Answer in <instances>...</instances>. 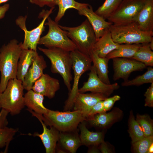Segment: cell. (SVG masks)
I'll list each match as a JSON object with an SVG mask.
<instances>
[{"instance_id":"cell-1","label":"cell","mask_w":153,"mask_h":153,"mask_svg":"<svg viewBox=\"0 0 153 153\" xmlns=\"http://www.w3.org/2000/svg\"><path fill=\"white\" fill-rule=\"evenodd\" d=\"M22 43L13 39L0 49V93L5 90L9 80L16 78L17 63L23 50Z\"/></svg>"},{"instance_id":"cell-2","label":"cell","mask_w":153,"mask_h":153,"mask_svg":"<svg viewBox=\"0 0 153 153\" xmlns=\"http://www.w3.org/2000/svg\"><path fill=\"white\" fill-rule=\"evenodd\" d=\"M27 110L33 116L40 118L46 126L53 127L60 132L75 131L79 124L86 120L82 113L78 110L60 112L48 109L42 115Z\"/></svg>"},{"instance_id":"cell-3","label":"cell","mask_w":153,"mask_h":153,"mask_svg":"<svg viewBox=\"0 0 153 153\" xmlns=\"http://www.w3.org/2000/svg\"><path fill=\"white\" fill-rule=\"evenodd\" d=\"M110 31L114 41L119 44H142L153 40V32L141 30L135 22L113 24Z\"/></svg>"},{"instance_id":"cell-4","label":"cell","mask_w":153,"mask_h":153,"mask_svg":"<svg viewBox=\"0 0 153 153\" xmlns=\"http://www.w3.org/2000/svg\"><path fill=\"white\" fill-rule=\"evenodd\" d=\"M38 48L50 60L51 72L61 76L69 92L73 79L71 73L73 61L70 52L56 47L46 48L38 47Z\"/></svg>"},{"instance_id":"cell-5","label":"cell","mask_w":153,"mask_h":153,"mask_svg":"<svg viewBox=\"0 0 153 153\" xmlns=\"http://www.w3.org/2000/svg\"><path fill=\"white\" fill-rule=\"evenodd\" d=\"M24 90L21 81L16 78L9 80L5 90L0 93V109L12 116L20 114L25 106Z\"/></svg>"},{"instance_id":"cell-6","label":"cell","mask_w":153,"mask_h":153,"mask_svg":"<svg viewBox=\"0 0 153 153\" xmlns=\"http://www.w3.org/2000/svg\"><path fill=\"white\" fill-rule=\"evenodd\" d=\"M60 26L75 44L77 50L89 56L97 39L94 29L87 19L76 27L60 25Z\"/></svg>"},{"instance_id":"cell-7","label":"cell","mask_w":153,"mask_h":153,"mask_svg":"<svg viewBox=\"0 0 153 153\" xmlns=\"http://www.w3.org/2000/svg\"><path fill=\"white\" fill-rule=\"evenodd\" d=\"M70 54L73 61L72 69L74 76L73 86L64 106L65 111L70 110L73 108L74 101L78 93L80 78L84 73L90 70L92 66V61L90 56L77 49L70 52Z\"/></svg>"},{"instance_id":"cell-8","label":"cell","mask_w":153,"mask_h":153,"mask_svg":"<svg viewBox=\"0 0 153 153\" xmlns=\"http://www.w3.org/2000/svg\"><path fill=\"white\" fill-rule=\"evenodd\" d=\"M45 25L48 26L47 33L41 37L38 44L42 45L47 48L56 47L71 52L77 49L76 45L68 37L58 23L49 16Z\"/></svg>"},{"instance_id":"cell-9","label":"cell","mask_w":153,"mask_h":153,"mask_svg":"<svg viewBox=\"0 0 153 153\" xmlns=\"http://www.w3.org/2000/svg\"><path fill=\"white\" fill-rule=\"evenodd\" d=\"M54 8H51L49 10H43L39 14V17L43 18L41 22L37 26L31 30H27L26 26V16H20L16 19V24L24 33V41L22 43L23 49H29L37 51L41 35L45 30V21Z\"/></svg>"},{"instance_id":"cell-10","label":"cell","mask_w":153,"mask_h":153,"mask_svg":"<svg viewBox=\"0 0 153 153\" xmlns=\"http://www.w3.org/2000/svg\"><path fill=\"white\" fill-rule=\"evenodd\" d=\"M147 0H122L115 11L107 19L113 24L135 22Z\"/></svg>"},{"instance_id":"cell-11","label":"cell","mask_w":153,"mask_h":153,"mask_svg":"<svg viewBox=\"0 0 153 153\" xmlns=\"http://www.w3.org/2000/svg\"><path fill=\"white\" fill-rule=\"evenodd\" d=\"M90 70L87 81L84 82L82 86L78 89V92L84 93L90 92L102 94L108 97L119 88V85L117 83L107 84L102 82L97 76L95 69L93 65H92Z\"/></svg>"},{"instance_id":"cell-12","label":"cell","mask_w":153,"mask_h":153,"mask_svg":"<svg viewBox=\"0 0 153 153\" xmlns=\"http://www.w3.org/2000/svg\"><path fill=\"white\" fill-rule=\"evenodd\" d=\"M112 59L114 80L120 78L126 80L131 73L143 70L146 67L142 63L131 58H116Z\"/></svg>"},{"instance_id":"cell-13","label":"cell","mask_w":153,"mask_h":153,"mask_svg":"<svg viewBox=\"0 0 153 153\" xmlns=\"http://www.w3.org/2000/svg\"><path fill=\"white\" fill-rule=\"evenodd\" d=\"M78 12L79 15L87 17L94 29L97 40L109 29L113 24L96 14L92 7L88 3L78 10Z\"/></svg>"},{"instance_id":"cell-14","label":"cell","mask_w":153,"mask_h":153,"mask_svg":"<svg viewBox=\"0 0 153 153\" xmlns=\"http://www.w3.org/2000/svg\"><path fill=\"white\" fill-rule=\"evenodd\" d=\"M47 67L44 58L37 52L34 56L32 64L22 82L24 90L27 91L32 89L35 82L43 74V70Z\"/></svg>"},{"instance_id":"cell-15","label":"cell","mask_w":153,"mask_h":153,"mask_svg":"<svg viewBox=\"0 0 153 153\" xmlns=\"http://www.w3.org/2000/svg\"><path fill=\"white\" fill-rule=\"evenodd\" d=\"M107 97L101 93L85 94L78 92L74 101L73 110L81 112L86 119L87 114L93 106Z\"/></svg>"},{"instance_id":"cell-16","label":"cell","mask_w":153,"mask_h":153,"mask_svg":"<svg viewBox=\"0 0 153 153\" xmlns=\"http://www.w3.org/2000/svg\"><path fill=\"white\" fill-rule=\"evenodd\" d=\"M60 88L59 81L48 74H44L34 83L32 89L50 99L54 97Z\"/></svg>"},{"instance_id":"cell-17","label":"cell","mask_w":153,"mask_h":153,"mask_svg":"<svg viewBox=\"0 0 153 153\" xmlns=\"http://www.w3.org/2000/svg\"><path fill=\"white\" fill-rule=\"evenodd\" d=\"M36 118L42 126L43 132L41 134L35 132L33 135H30L38 137L40 139L45 148L46 153H55L57 143L59 140L60 132L52 126H50V129L47 128L46 126L40 118Z\"/></svg>"},{"instance_id":"cell-18","label":"cell","mask_w":153,"mask_h":153,"mask_svg":"<svg viewBox=\"0 0 153 153\" xmlns=\"http://www.w3.org/2000/svg\"><path fill=\"white\" fill-rule=\"evenodd\" d=\"M135 22L142 31L153 32V0H146Z\"/></svg>"},{"instance_id":"cell-19","label":"cell","mask_w":153,"mask_h":153,"mask_svg":"<svg viewBox=\"0 0 153 153\" xmlns=\"http://www.w3.org/2000/svg\"><path fill=\"white\" fill-rule=\"evenodd\" d=\"M120 45L114 41L109 29L97 40L92 50L99 57L105 58L109 53L118 48Z\"/></svg>"},{"instance_id":"cell-20","label":"cell","mask_w":153,"mask_h":153,"mask_svg":"<svg viewBox=\"0 0 153 153\" xmlns=\"http://www.w3.org/2000/svg\"><path fill=\"white\" fill-rule=\"evenodd\" d=\"M24 97L25 105L27 107V109L41 115L46 112L48 109L43 105V95L31 89L27 91L24 94Z\"/></svg>"},{"instance_id":"cell-21","label":"cell","mask_w":153,"mask_h":153,"mask_svg":"<svg viewBox=\"0 0 153 153\" xmlns=\"http://www.w3.org/2000/svg\"><path fill=\"white\" fill-rule=\"evenodd\" d=\"M37 52L32 50L23 49L18 61L16 78L23 82L25 76L31 65L33 58Z\"/></svg>"},{"instance_id":"cell-22","label":"cell","mask_w":153,"mask_h":153,"mask_svg":"<svg viewBox=\"0 0 153 153\" xmlns=\"http://www.w3.org/2000/svg\"><path fill=\"white\" fill-rule=\"evenodd\" d=\"M78 126L80 131L79 137L82 145L87 146H96L104 141L103 133L89 131L84 121L81 122Z\"/></svg>"},{"instance_id":"cell-23","label":"cell","mask_w":153,"mask_h":153,"mask_svg":"<svg viewBox=\"0 0 153 153\" xmlns=\"http://www.w3.org/2000/svg\"><path fill=\"white\" fill-rule=\"evenodd\" d=\"M89 56L99 78L105 84H111L108 75V65L109 60L106 57H99L92 50L90 52Z\"/></svg>"},{"instance_id":"cell-24","label":"cell","mask_w":153,"mask_h":153,"mask_svg":"<svg viewBox=\"0 0 153 153\" xmlns=\"http://www.w3.org/2000/svg\"><path fill=\"white\" fill-rule=\"evenodd\" d=\"M76 131V130H75ZM60 132L59 142L62 149L71 153H75L82 145L81 141L75 131Z\"/></svg>"},{"instance_id":"cell-25","label":"cell","mask_w":153,"mask_h":153,"mask_svg":"<svg viewBox=\"0 0 153 153\" xmlns=\"http://www.w3.org/2000/svg\"><path fill=\"white\" fill-rule=\"evenodd\" d=\"M141 44H120L117 48L109 53L106 57L110 60L114 58H132Z\"/></svg>"},{"instance_id":"cell-26","label":"cell","mask_w":153,"mask_h":153,"mask_svg":"<svg viewBox=\"0 0 153 153\" xmlns=\"http://www.w3.org/2000/svg\"><path fill=\"white\" fill-rule=\"evenodd\" d=\"M119 116L116 111L112 110L108 113L105 112L97 113L86 120L92 126L104 128L116 120Z\"/></svg>"},{"instance_id":"cell-27","label":"cell","mask_w":153,"mask_h":153,"mask_svg":"<svg viewBox=\"0 0 153 153\" xmlns=\"http://www.w3.org/2000/svg\"><path fill=\"white\" fill-rule=\"evenodd\" d=\"M131 59L142 63L146 66H152L153 52L149 43L141 44Z\"/></svg>"},{"instance_id":"cell-28","label":"cell","mask_w":153,"mask_h":153,"mask_svg":"<svg viewBox=\"0 0 153 153\" xmlns=\"http://www.w3.org/2000/svg\"><path fill=\"white\" fill-rule=\"evenodd\" d=\"M86 4L77 2L75 0H56V5H58L59 9L54 21L58 23L67 9L73 8L78 11Z\"/></svg>"},{"instance_id":"cell-29","label":"cell","mask_w":153,"mask_h":153,"mask_svg":"<svg viewBox=\"0 0 153 153\" xmlns=\"http://www.w3.org/2000/svg\"><path fill=\"white\" fill-rule=\"evenodd\" d=\"M103 4L95 12L105 20L116 10L122 0H105Z\"/></svg>"},{"instance_id":"cell-30","label":"cell","mask_w":153,"mask_h":153,"mask_svg":"<svg viewBox=\"0 0 153 153\" xmlns=\"http://www.w3.org/2000/svg\"><path fill=\"white\" fill-rule=\"evenodd\" d=\"M153 82V68L149 66L146 71L143 75H139L131 80H127L121 84L123 86H139L144 84Z\"/></svg>"},{"instance_id":"cell-31","label":"cell","mask_w":153,"mask_h":153,"mask_svg":"<svg viewBox=\"0 0 153 153\" xmlns=\"http://www.w3.org/2000/svg\"><path fill=\"white\" fill-rule=\"evenodd\" d=\"M128 132L132 141V143L144 137L142 129L135 119L132 111L130 113L128 120Z\"/></svg>"},{"instance_id":"cell-32","label":"cell","mask_w":153,"mask_h":153,"mask_svg":"<svg viewBox=\"0 0 153 153\" xmlns=\"http://www.w3.org/2000/svg\"><path fill=\"white\" fill-rule=\"evenodd\" d=\"M17 128L6 126L0 129V149L5 147L4 153H7L8 146L14 136L18 131Z\"/></svg>"},{"instance_id":"cell-33","label":"cell","mask_w":153,"mask_h":153,"mask_svg":"<svg viewBox=\"0 0 153 153\" xmlns=\"http://www.w3.org/2000/svg\"><path fill=\"white\" fill-rule=\"evenodd\" d=\"M136 120L141 127L145 137L153 135L152 120L149 116L138 114Z\"/></svg>"},{"instance_id":"cell-34","label":"cell","mask_w":153,"mask_h":153,"mask_svg":"<svg viewBox=\"0 0 153 153\" xmlns=\"http://www.w3.org/2000/svg\"><path fill=\"white\" fill-rule=\"evenodd\" d=\"M153 143V135L144 137L132 144L133 149L135 152L147 153L150 145Z\"/></svg>"},{"instance_id":"cell-35","label":"cell","mask_w":153,"mask_h":153,"mask_svg":"<svg viewBox=\"0 0 153 153\" xmlns=\"http://www.w3.org/2000/svg\"><path fill=\"white\" fill-rule=\"evenodd\" d=\"M105 112H106L104 108L103 101H99L92 107L87 116L86 120L92 117L97 113Z\"/></svg>"},{"instance_id":"cell-36","label":"cell","mask_w":153,"mask_h":153,"mask_svg":"<svg viewBox=\"0 0 153 153\" xmlns=\"http://www.w3.org/2000/svg\"><path fill=\"white\" fill-rule=\"evenodd\" d=\"M144 96L145 99L144 106L152 107H153V82L151 83L150 86L146 90Z\"/></svg>"},{"instance_id":"cell-37","label":"cell","mask_w":153,"mask_h":153,"mask_svg":"<svg viewBox=\"0 0 153 153\" xmlns=\"http://www.w3.org/2000/svg\"><path fill=\"white\" fill-rule=\"evenodd\" d=\"M120 99V96L117 95H114L110 97H107L103 101V106L105 111L110 110L115 102Z\"/></svg>"},{"instance_id":"cell-38","label":"cell","mask_w":153,"mask_h":153,"mask_svg":"<svg viewBox=\"0 0 153 153\" xmlns=\"http://www.w3.org/2000/svg\"><path fill=\"white\" fill-rule=\"evenodd\" d=\"M31 3L42 7L46 6L50 8L56 5V0H29Z\"/></svg>"},{"instance_id":"cell-39","label":"cell","mask_w":153,"mask_h":153,"mask_svg":"<svg viewBox=\"0 0 153 153\" xmlns=\"http://www.w3.org/2000/svg\"><path fill=\"white\" fill-rule=\"evenodd\" d=\"M9 112L4 109H1L0 111V129L7 126L8 122L7 117Z\"/></svg>"},{"instance_id":"cell-40","label":"cell","mask_w":153,"mask_h":153,"mask_svg":"<svg viewBox=\"0 0 153 153\" xmlns=\"http://www.w3.org/2000/svg\"><path fill=\"white\" fill-rule=\"evenodd\" d=\"M10 5L8 4H5L2 6H0V19L4 17Z\"/></svg>"},{"instance_id":"cell-41","label":"cell","mask_w":153,"mask_h":153,"mask_svg":"<svg viewBox=\"0 0 153 153\" xmlns=\"http://www.w3.org/2000/svg\"><path fill=\"white\" fill-rule=\"evenodd\" d=\"M100 150L101 152L103 153H108L111 152V151L109 148L106 143L104 141L101 143Z\"/></svg>"},{"instance_id":"cell-42","label":"cell","mask_w":153,"mask_h":153,"mask_svg":"<svg viewBox=\"0 0 153 153\" xmlns=\"http://www.w3.org/2000/svg\"><path fill=\"white\" fill-rule=\"evenodd\" d=\"M88 152V153H99V150L96 147H93L89 149Z\"/></svg>"},{"instance_id":"cell-43","label":"cell","mask_w":153,"mask_h":153,"mask_svg":"<svg viewBox=\"0 0 153 153\" xmlns=\"http://www.w3.org/2000/svg\"><path fill=\"white\" fill-rule=\"evenodd\" d=\"M57 152V153H66L65 151L63 149H61V148H56V152Z\"/></svg>"},{"instance_id":"cell-44","label":"cell","mask_w":153,"mask_h":153,"mask_svg":"<svg viewBox=\"0 0 153 153\" xmlns=\"http://www.w3.org/2000/svg\"><path fill=\"white\" fill-rule=\"evenodd\" d=\"M153 152V143L149 147L147 153H152Z\"/></svg>"},{"instance_id":"cell-45","label":"cell","mask_w":153,"mask_h":153,"mask_svg":"<svg viewBox=\"0 0 153 153\" xmlns=\"http://www.w3.org/2000/svg\"><path fill=\"white\" fill-rule=\"evenodd\" d=\"M9 0H0V5L8 1Z\"/></svg>"},{"instance_id":"cell-46","label":"cell","mask_w":153,"mask_h":153,"mask_svg":"<svg viewBox=\"0 0 153 153\" xmlns=\"http://www.w3.org/2000/svg\"></svg>"}]
</instances>
